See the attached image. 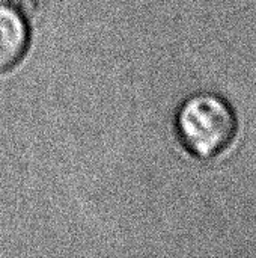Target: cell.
<instances>
[{"instance_id":"cell-1","label":"cell","mask_w":256,"mask_h":258,"mask_svg":"<svg viewBox=\"0 0 256 258\" xmlns=\"http://www.w3.org/2000/svg\"><path fill=\"white\" fill-rule=\"evenodd\" d=\"M177 139L183 150L201 162L216 160L235 142L238 116L220 94L195 92L184 98L174 118Z\"/></svg>"},{"instance_id":"cell-3","label":"cell","mask_w":256,"mask_h":258,"mask_svg":"<svg viewBox=\"0 0 256 258\" xmlns=\"http://www.w3.org/2000/svg\"><path fill=\"white\" fill-rule=\"evenodd\" d=\"M9 5H11L20 15H23L26 20L30 18V17L36 12V9H38V2H36V0H11Z\"/></svg>"},{"instance_id":"cell-2","label":"cell","mask_w":256,"mask_h":258,"mask_svg":"<svg viewBox=\"0 0 256 258\" xmlns=\"http://www.w3.org/2000/svg\"><path fill=\"white\" fill-rule=\"evenodd\" d=\"M30 41L27 21L11 5H0V74L26 56Z\"/></svg>"}]
</instances>
